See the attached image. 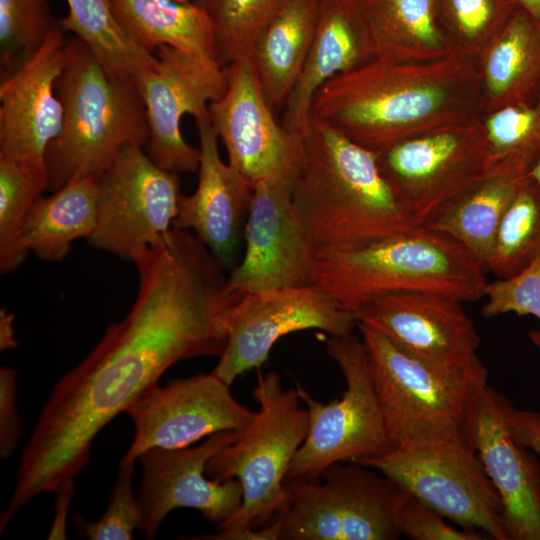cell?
<instances>
[{"label": "cell", "mask_w": 540, "mask_h": 540, "mask_svg": "<svg viewBox=\"0 0 540 540\" xmlns=\"http://www.w3.org/2000/svg\"><path fill=\"white\" fill-rule=\"evenodd\" d=\"M65 32L82 40L114 78L133 79L152 68L157 57L137 45L117 21L109 0H66Z\"/></svg>", "instance_id": "obj_28"}, {"label": "cell", "mask_w": 540, "mask_h": 540, "mask_svg": "<svg viewBox=\"0 0 540 540\" xmlns=\"http://www.w3.org/2000/svg\"><path fill=\"white\" fill-rule=\"evenodd\" d=\"M64 34L58 21L27 60L1 74L0 153L46 163L63 121L56 83L66 58Z\"/></svg>", "instance_id": "obj_20"}, {"label": "cell", "mask_w": 540, "mask_h": 540, "mask_svg": "<svg viewBox=\"0 0 540 540\" xmlns=\"http://www.w3.org/2000/svg\"><path fill=\"white\" fill-rule=\"evenodd\" d=\"M292 198L316 253L420 227L382 174L377 153L312 114Z\"/></svg>", "instance_id": "obj_2"}, {"label": "cell", "mask_w": 540, "mask_h": 540, "mask_svg": "<svg viewBox=\"0 0 540 540\" xmlns=\"http://www.w3.org/2000/svg\"><path fill=\"white\" fill-rule=\"evenodd\" d=\"M444 517L430 506L410 496L402 505L398 524L401 534L415 540H482L475 530L457 529L448 525Z\"/></svg>", "instance_id": "obj_38"}, {"label": "cell", "mask_w": 540, "mask_h": 540, "mask_svg": "<svg viewBox=\"0 0 540 540\" xmlns=\"http://www.w3.org/2000/svg\"><path fill=\"white\" fill-rule=\"evenodd\" d=\"M295 178L281 175L254 184L245 253L228 276L232 291L245 294L314 284L316 250L293 203Z\"/></svg>", "instance_id": "obj_15"}, {"label": "cell", "mask_w": 540, "mask_h": 540, "mask_svg": "<svg viewBox=\"0 0 540 540\" xmlns=\"http://www.w3.org/2000/svg\"><path fill=\"white\" fill-rule=\"evenodd\" d=\"M529 336L533 344L540 350V330H531Z\"/></svg>", "instance_id": "obj_46"}, {"label": "cell", "mask_w": 540, "mask_h": 540, "mask_svg": "<svg viewBox=\"0 0 540 540\" xmlns=\"http://www.w3.org/2000/svg\"><path fill=\"white\" fill-rule=\"evenodd\" d=\"M49 188L46 163L0 153V270H16L27 252L20 245L23 224Z\"/></svg>", "instance_id": "obj_29"}, {"label": "cell", "mask_w": 540, "mask_h": 540, "mask_svg": "<svg viewBox=\"0 0 540 540\" xmlns=\"http://www.w3.org/2000/svg\"><path fill=\"white\" fill-rule=\"evenodd\" d=\"M528 176L538 185L540 188V158L533 165L528 173Z\"/></svg>", "instance_id": "obj_44"}, {"label": "cell", "mask_w": 540, "mask_h": 540, "mask_svg": "<svg viewBox=\"0 0 540 540\" xmlns=\"http://www.w3.org/2000/svg\"><path fill=\"white\" fill-rule=\"evenodd\" d=\"M523 177L496 174L480 178L453 197L423 227L453 238L486 268L500 221Z\"/></svg>", "instance_id": "obj_27"}, {"label": "cell", "mask_w": 540, "mask_h": 540, "mask_svg": "<svg viewBox=\"0 0 540 540\" xmlns=\"http://www.w3.org/2000/svg\"><path fill=\"white\" fill-rule=\"evenodd\" d=\"M135 427L120 463L135 464L152 448L191 446L211 434L240 431L255 412L239 403L230 386L214 373H201L154 386L125 411Z\"/></svg>", "instance_id": "obj_14"}, {"label": "cell", "mask_w": 540, "mask_h": 540, "mask_svg": "<svg viewBox=\"0 0 540 540\" xmlns=\"http://www.w3.org/2000/svg\"><path fill=\"white\" fill-rule=\"evenodd\" d=\"M195 122L200 151L198 183L191 195H181L172 228L192 230L226 268L237 254L254 185L222 160L210 119Z\"/></svg>", "instance_id": "obj_22"}, {"label": "cell", "mask_w": 540, "mask_h": 540, "mask_svg": "<svg viewBox=\"0 0 540 540\" xmlns=\"http://www.w3.org/2000/svg\"><path fill=\"white\" fill-rule=\"evenodd\" d=\"M134 472L135 464H119L107 508L97 520L72 515L79 536L90 540L133 539L134 530H140L141 525L140 506L132 487Z\"/></svg>", "instance_id": "obj_35"}, {"label": "cell", "mask_w": 540, "mask_h": 540, "mask_svg": "<svg viewBox=\"0 0 540 540\" xmlns=\"http://www.w3.org/2000/svg\"><path fill=\"white\" fill-rule=\"evenodd\" d=\"M253 396L259 404L250 423L218 450L206 465L214 480L237 479L243 499L239 509L213 534L195 540H279L274 520L287 504L285 480L306 438L308 411L295 389L285 390L275 372L258 374Z\"/></svg>", "instance_id": "obj_3"}, {"label": "cell", "mask_w": 540, "mask_h": 540, "mask_svg": "<svg viewBox=\"0 0 540 540\" xmlns=\"http://www.w3.org/2000/svg\"><path fill=\"white\" fill-rule=\"evenodd\" d=\"M484 146L454 132L402 139L378 151L382 174L420 226L486 175Z\"/></svg>", "instance_id": "obj_19"}, {"label": "cell", "mask_w": 540, "mask_h": 540, "mask_svg": "<svg viewBox=\"0 0 540 540\" xmlns=\"http://www.w3.org/2000/svg\"><path fill=\"white\" fill-rule=\"evenodd\" d=\"M357 326L392 447L460 431L469 406L487 386L488 371L481 360L428 361L366 324Z\"/></svg>", "instance_id": "obj_6"}, {"label": "cell", "mask_w": 540, "mask_h": 540, "mask_svg": "<svg viewBox=\"0 0 540 540\" xmlns=\"http://www.w3.org/2000/svg\"><path fill=\"white\" fill-rule=\"evenodd\" d=\"M282 0H220L209 12L223 66L248 57L252 44Z\"/></svg>", "instance_id": "obj_34"}, {"label": "cell", "mask_w": 540, "mask_h": 540, "mask_svg": "<svg viewBox=\"0 0 540 540\" xmlns=\"http://www.w3.org/2000/svg\"><path fill=\"white\" fill-rule=\"evenodd\" d=\"M227 68L226 90L209 105V119L228 163L253 185L275 176L297 175L302 138L276 120L249 57Z\"/></svg>", "instance_id": "obj_16"}, {"label": "cell", "mask_w": 540, "mask_h": 540, "mask_svg": "<svg viewBox=\"0 0 540 540\" xmlns=\"http://www.w3.org/2000/svg\"><path fill=\"white\" fill-rule=\"evenodd\" d=\"M74 479L64 481L56 490L55 515L48 539L67 538V519L71 501L75 495Z\"/></svg>", "instance_id": "obj_41"}, {"label": "cell", "mask_w": 540, "mask_h": 540, "mask_svg": "<svg viewBox=\"0 0 540 540\" xmlns=\"http://www.w3.org/2000/svg\"><path fill=\"white\" fill-rule=\"evenodd\" d=\"M508 421L514 438L540 455V414L530 410H519L512 406Z\"/></svg>", "instance_id": "obj_40"}, {"label": "cell", "mask_w": 540, "mask_h": 540, "mask_svg": "<svg viewBox=\"0 0 540 540\" xmlns=\"http://www.w3.org/2000/svg\"><path fill=\"white\" fill-rule=\"evenodd\" d=\"M237 432L221 431L197 446L152 448L139 456L143 473L137 499L140 530L146 539L157 536L160 524L176 508L196 509L207 521L218 525L239 509L243 499L239 480L205 477L210 458L232 442Z\"/></svg>", "instance_id": "obj_17"}, {"label": "cell", "mask_w": 540, "mask_h": 540, "mask_svg": "<svg viewBox=\"0 0 540 540\" xmlns=\"http://www.w3.org/2000/svg\"><path fill=\"white\" fill-rule=\"evenodd\" d=\"M155 56L156 65L134 78L148 120L146 152L167 171L195 172L200 151L184 139L182 119L185 115L195 121L209 118V105L226 90L228 68L165 45L157 48Z\"/></svg>", "instance_id": "obj_11"}, {"label": "cell", "mask_w": 540, "mask_h": 540, "mask_svg": "<svg viewBox=\"0 0 540 540\" xmlns=\"http://www.w3.org/2000/svg\"><path fill=\"white\" fill-rule=\"evenodd\" d=\"M14 315L6 309L0 311V349L8 350L17 346L14 335Z\"/></svg>", "instance_id": "obj_42"}, {"label": "cell", "mask_w": 540, "mask_h": 540, "mask_svg": "<svg viewBox=\"0 0 540 540\" xmlns=\"http://www.w3.org/2000/svg\"><path fill=\"white\" fill-rule=\"evenodd\" d=\"M493 95H519L523 100L540 81V27L518 8L502 27L486 67Z\"/></svg>", "instance_id": "obj_30"}, {"label": "cell", "mask_w": 540, "mask_h": 540, "mask_svg": "<svg viewBox=\"0 0 540 540\" xmlns=\"http://www.w3.org/2000/svg\"><path fill=\"white\" fill-rule=\"evenodd\" d=\"M462 303L432 292H398L370 300L354 316L412 355L456 364L476 357L480 344Z\"/></svg>", "instance_id": "obj_21"}, {"label": "cell", "mask_w": 540, "mask_h": 540, "mask_svg": "<svg viewBox=\"0 0 540 540\" xmlns=\"http://www.w3.org/2000/svg\"><path fill=\"white\" fill-rule=\"evenodd\" d=\"M109 1L123 30L147 52L154 54L165 45L220 62L211 15L199 4L179 0Z\"/></svg>", "instance_id": "obj_25"}, {"label": "cell", "mask_w": 540, "mask_h": 540, "mask_svg": "<svg viewBox=\"0 0 540 540\" xmlns=\"http://www.w3.org/2000/svg\"><path fill=\"white\" fill-rule=\"evenodd\" d=\"M56 24L48 0H0L1 74L27 60Z\"/></svg>", "instance_id": "obj_33"}, {"label": "cell", "mask_w": 540, "mask_h": 540, "mask_svg": "<svg viewBox=\"0 0 540 540\" xmlns=\"http://www.w3.org/2000/svg\"><path fill=\"white\" fill-rule=\"evenodd\" d=\"M355 325L354 313L316 284L245 293L230 312L227 342L212 373L231 386L260 368L283 336L308 329L347 335Z\"/></svg>", "instance_id": "obj_13"}, {"label": "cell", "mask_w": 540, "mask_h": 540, "mask_svg": "<svg viewBox=\"0 0 540 540\" xmlns=\"http://www.w3.org/2000/svg\"><path fill=\"white\" fill-rule=\"evenodd\" d=\"M209 316L196 295L164 275L139 280L134 304L52 388L2 512L12 520L33 498L55 492L87 465L96 436L158 385L173 364L214 350Z\"/></svg>", "instance_id": "obj_1"}, {"label": "cell", "mask_w": 540, "mask_h": 540, "mask_svg": "<svg viewBox=\"0 0 540 540\" xmlns=\"http://www.w3.org/2000/svg\"><path fill=\"white\" fill-rule=\"evenodd\" d=\"M361 5L377 57L387 58L407 39L429 47L442 42L435 0H361Z\"/></svg>", "instance_id": "obj_32"}, {"label": "cell", "mask_w": 540, "mask_h": 540, "mask_svg": "<svg viewBox=\"0 0 540 540\" xmlns=\"http://www.w3.org/2000/svg\"><path fill=\"white\" fill-rule=\"evenodd\" d=\"M220 0H197V4L210 12Z\"/></svg>", "instance_id": "obj_45"}, {"label": "cell", "mask_w": 540, "mask_h": 540, "mask_svg": "<svg viewBox=\"0 0 540 540\" xmlns=\"http://www.w3.org/2000/svg\"><path fill=\"white\" fill-rule=\"evenodd\" d=\"M324 0H282L257 34L249 59L264 94L282 108L309 54Z\"/></svg>", "instance_id": "obj_24"}, {"label": "cell", "mask_w": 540, "mask_h": 540, "mask_svg": "<svg viewBox=\"0 0 540 540\" xmlns=\"http://www.w3.org/2000/svg\"><path fill=\"white\" fill-rule=\"evenodd\" d=\"M463 529L508 540L501 498L461 430L398 444L360 461Z\"/></svg>", "instance_id": "obj_7"}, {"label": "cell", "mask_w": 540, "mask_h": 540, "mask_svg": "<svg viewBox=\"0 0 540 540\" xmlns=\"http://www.w3.org/2000/svg\"><path fill=\"white\" fill-rule=\"evenodd\" d=\"M540 255V188L523 177L500 221L486 270L507 278Z\"/></svg>", "instance_id": "obj_31"}, {"label": "cell", "mask_w": 540, "mask_h": 540, "mask_svg": "<svg viewBox=\"0 0 540 540\" xmlns=\"http://www.w3.org/2000/svg\"><path fill=\"white\" fill-rule=\"evenodd\" d=\"M97 212V179L74 177L51 196L41 197L35 203L21 229L20 245L42 260L60 261L75 240L90 238Z\"/></svg>", "instance_id": "obj_26"}, {"label": "cell", "mask_w": 540, "mask_h": 540, "mask_svg": "<svg viewBox=\"0 0 540 540\" xmlns=\"http://www.w3.org/2000/svg\"><path fill=\"white\" fill-rule=\"evenodd\" d=\"M485 271L459 242L420 226L359 247L316 253L314 284L355 313L374 298L398 292L475 302L484 296Z\"/></svg>", "instance_id": "obj_4"}, {"label": "cell", "mask_w": 540, "mask_h": 540, "mask_svg": "<svg viewBox=\"0 0 540 540\" xmlns=\"http://www.w3.org/2000/svg\"><path fill=\"white\" fill-rule=\"evenodd\" d=\"M437 14L467 38H476L493 25L504 26L519 8L513 0H435Z\"/></svg>", "instance_id": "obj_37"}, {"label": "cell", "mask_w": 540, "mask_h": 540, "mask_svg": "<svg viewBox=\"0 0 540 540\" xmlns=\"http://www.w3.org/2000/svg\"><path fill=\"white\" fill-rule=\"evenodd\" d=\"M485 318L514 312L540 320V255L523 271L507 278L487 282L484 288Z\"/></svg>", "instance_id": "obj_36"}, {"label": "cell", "mask_w": 540, "mask_h": 540, "mask_svg": "<svg viewBox=\"0 0 540 540\" xmlns=\"http://www.w3.org/2000/svg\"><path fill=\"white\" fill-rule=\"evenodd\" d=\"M97 183L93 246L131 260L172 228L182 195L178 173L159 167L144 147L124 146Z\"/></svg>", "instance_id": "obj_12"}, {"label": "cell", "mask_w": 540, "mask_h": 540, "mask_svg": "<svg viewBox=\"0 0 540 540\" xmlns=\"http://www.w3.org/2000/svg\"><path fill=\"white\" fill-rule=\"evenodd\" d=\"M326 351L338 364L346 389L340 398L322 403L296 383L308 411L309 426L285 482L316 480L332 464L359 463L392 448L363 341L352 333L330 336Z\"/></svg>", "instance_id": "obj_9"}, {"label": "cell", "mask_w": 540, "mask_h": 540, "mask_svg": "<svg viewBox=\"0 0 540 540\" xmlns=\"http://www.w3.org/2000/svg\"><path fill=\"white\" fill-rule=\"evenodd\" d=\"M514 3L524 10L540 27V0H513Z\"/></svg>", "instance_id": "obj_43"}, {"label": "cell", "mask_w": 540, "mask_h": 540, "mask_svg": "<svg viewBox=\"0 0 540 540\" xmlns=\"http://www.w3.org/2000/svg\"><path fill=\"white\" fill-rule=\"evenodd\" d=\"M512 406L487 385L469 406L461 432L501 498L508 540H540V461L512 435Z\"/></svg>", "instance_id": "obj_18"}, {"label": "cell", "mask_w": 540, "mask_h": 540, "mask_svg": "<svg viewBox=\"0 0 540 540\" xmlns=\"http://www.w3.org/2000/svg\"><path fill=\"white\" fill-rule=\"evenodd\" d=\"M443 101L442 89L413 86L392 59L377 57L325 83L312 114L378 151L404 139L408 125L432 114Z\"/></svg>", "instance_id": "obj_10"}, {"label": "cell", "mask_w": 540, "mask_h": 540, "mask_svg": "<svg viewBox=\"0 0 540 540\" xmlns=\"http://www.w3.org/2000/svg\"><path fill=\"white\" fill-rule=\"evenodd\" d=\"M62 127L45 154L49 188L74 177L98 179L129 144L146 147V109L133 79L110 76L78 37L66 40V58L56 83Z\"/></svg>", "instance_id": "obj_5"}, {"label": "cell", "mask_w": 540, "mask_h": 540, "mask_svg": "<svg viewBox=\"0 0 540 540\" xmlns=\"http://www.w3.org/2000/svg\"><path fill=\"white\" fill-rule=\"evenodd\" d=\"M375 55L361 0H324L320 21L301 73L283 107L281 125L303 138L316 94L335 76L351 71Z\"/></svg>", "instance_id": "obj_23"}, {"label": "cell", "mask_w": 540, "mask_h": 540, "mask_svg": "<svg viewBox=\"0 0 540 540\" xmlns=\"http://www.w3.org/2000/svg\"><path fill=\"white\" fill-rule=\"evenodd\" d=\"M327 467L316 480L285 482L279 540H394L411 494L354 462Z\"/></svg>", "instance_id": "obj_8"}, {"label": "cell", "mask_w": 540, "mask_h": 540, "mask_svg": "<svg viewBox=\"0 0 540 540\" xmlns=\"http://www.w3.org/2000/svg\"><path fill=\"white\" fill-rule=\"evenodd\" d=\"M17 374L13 368H0V457L7 459L17 448L22 422L17 408Z\"/></svg>", "instance_id": "obj_39"}]
</instances>
